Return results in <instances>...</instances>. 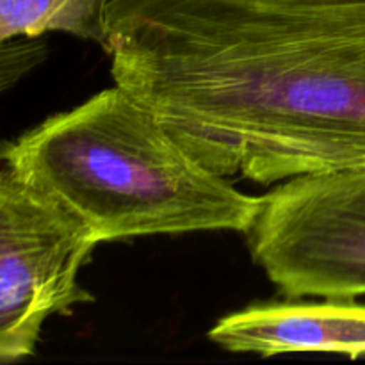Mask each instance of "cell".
<instances>
[{"mask_svg": "<svg viewBox=\"0 0 365 365\" xmlns=\"http://www.w3.org/2000/svg\"><path fill=\"white\" fill-rule=\"evenodd\" d=\"M110 75L205 166H365V0H110Z\"/></svg>", "mask_w": 365, "mask_h": 365, "instance_id": "obj_1", "label": "cell"}, {"mask_svg": "<svg viewBox=\"0 0 365 365\" xmlns=\"http://www.w3.org/2000/svg\"><path fill=\"white\" fill-rule=\"evenodd\" d=\"M4 164L63 203L100 242L250 234L264 202L205 166L120 84L7 143Z\"/></svg>", "mask_w": 365, "mask_h": 365, "instance_id": "obj_2", "label": "cell"}, {"mask_svg": "<svg viewBox=\"0 0 365 365\" xmlns=\"http://www.w3.org/2000/svg\"><path fill=\"white\" fill-rule=\"evenodd\" d=\"M248 235L255 264L289 298L365 296V166L280 182Z\"/></svg>", "mask_w": 365, "mask_h": 365, "instance_id": "obj_3", "label": "cell"}, {"mask_svg": "<svg viewBox=\"0 0 365 365\" xmlns=\"http://www.w3.org/2000/svg\"><path fill=\"white\" fill-rule=\"evenodd\" d=\"M100 245L63 203L4 164L0 173V360L34 355L52 316L93 302L78 273Z\"/></svg>", "mask_w": 365, "mask_h": 365, "instance_id": "obj_4", "label": "cell"}, {"mask_svg": "<svg viewBox=\"0 0 365 365\" xmlns=\"http://www.w3.org/2000/svg\"><path fill=\"white\" fill-rule=\"evenodd\" d=\"M209 339L230 353L264 359L291 353L365 356V305L349 298L257 303L228 314Z\"/></svg>", "mask_w": 365, "mask_h": 365, "instance_id": "obj_5", "label": "cell"}, {"mask_svg": "<svg viewBox=\"0 0 365 365\" xmlns=\"http://www.w3.org/2000/svg\"><path fill=\"white\" fill-rule=\"evenodd\" d=\"M110 0H0V39L39 38L59 31L106 43Z\"/></svg>", "mask_w": 365, "mask_h": 365, "instance_id": "obj_6", "label": "cell"}, {"mask_svg": "<svg viewBox=\"0 0 365 365\" xmlns=\"http://www.w3.org/2000/svg\"><path fill=\"white\" fill-rule=\"evenodd\" d=\"M36 38H21L7 39L11 43V48L4 43V52H2V88L6 89L7 86L13 81H16L25 70L38 63L43 56V46L32 43Z\"/></svg>", "mask_w": 365, "mask_h": 365, "instance_id": "obj_7", "label": "cell"}, {"mask_svg": "<svg viewBox=\"0 0 365 365\" xmlns=\"http://www.w3.org/2000/svg\"><path fill=\"white\" fill-rule=\"evenodd\" d=\"M292 2H342V0H292Z\"/></svg>", "mask_w": 365, "mask_h": 365, "instance_id": "obj_8", "label": "cell"}]
</instances>
